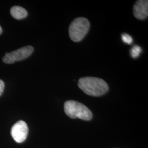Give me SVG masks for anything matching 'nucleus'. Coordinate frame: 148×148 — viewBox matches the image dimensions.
Masks as SVG:
<instances>
[{
	"label": "nucleus",
	"instance_id": "nucleus-1",
	"mask_svg": "<svg viewBox=\"0 0 148 148\" xmlns=\"http://www.w3.org/2000/svg\"><path fill=\"white\" fill-rule=\"evenodd\" d=\"M78 86L86 95L95 97L104 95L109 90V86L104 80L95 77L79 79Z\"/></svg>",
	"mask_w": 148,
	"mask_h": 148
},
{
	"label": "nucleus",
	"instance_id": "nucleus-2",
	"mask_svg": "<svg viewBox=\"0 0 148 148\" xmlns=\"http://www.w3.org/2000/svg\"><path fill=\"white\" fill-rule=\"evenodd\" d=\"M64 111L66 115L71 119L79 118L88 121L93 117L92 112L89 108L77 101H66L64 104Z\"/></svg>",
	"mask_w": 148,
	"mask_h": 148
},
{
	"label": "nucleus",
	"instance_id": "nucleus-3",
	"mask_svg": "<svg viewBox=\"0 0 148 148\" xmlns=\"http://www.w3.org/2000/svg\"><path fill=\"white\" fill-rule=\"evenodd\" d=\"M90 21L85 18L80 17L71 22L69 27V36L74 42L81 41L89 31Z\"/></svg>",
	"mask_w": 148,
	"mask_h": 148
},
{
	"label": "nucleus",
	"instance_id": "nucleus-4",
	"mask_svg": "<svg viewBox=\"0 0 148 148\" xmlns=\"http://www.w3.org/2000/svg\"><path fill=\"white\" fill-rule=\"evenodd\" d=\"M34 51V48L27 46L21 48L11 53H7L3 58V61L6 64H12L16 61H21L29 57Z\"/></svg>",
	"mask_w": 148,
	"mask_h": 148
},
{
	"label": "nucleus",
	"instance_id": "nucleus-5",
	"mask_svg": "<svg viewBox=\"0 0 148 148\" xmlns=\"http://www.w3.org/2000/svg\"><path fill=\"white\" fill-rule=\"evenodd\" d=\"M29 129L27 123L20 120L15 123L11 129V135L17 143H22L27 139Z\"/></svg>",
	"mask_w": 148,
	"mask_h": 148
},
{
	"label": "nucleus",
	"instance_id": "nucleus-6",
	"mask_svg": "<svg viewBox=\"0 0 148 148\" xmlns=\"http://www.w3.org/2000/svg\"><path fill=\"white\" fill-rule=\"evenodd\" d=\"M133 11L134 16L138 19H146L148 16V1H137L133 6Z\"/></svg>",
	"mask_w": 148,
	"mask_h": 148
},
{
	"label": "nucleus",
	"instance_id": "nucleus-7",
	"mask_svg": "<svg viewBox=\"0 0 148 148\" xmlns=\"http://www.w3.org/2000/svg\"><path fill=\"white\" fill-rule=\"evenodd\" d=\"M11 14L16 19L20 20L24 19L27 16V10L20 6H14L11 8Z\"/></svg>",
	"mask_w": 148,
	"mask_h": 148
},
{
	"label": "nucleus",
	"instance_id": "nucleus-8",
	"mask_svg": "<svg viewBox=\"0 0 148 148\" xmlns=\"http://www.w3.org/2000/svg\"><path fill=\"white\" fill-rule=\"evenodd\" d=\"M142 52V48L139 46H134L131 51V55L133 58H136L140 55Z\"/></svg>",
	"mask_w": 148,
	"mask_h": 148
},
{
	"label": "nucleus",
	"instance_id": "nucleus-9",
	"mask_svg": "<svg viewBox=\"0 0 148 148\" xmlns=\"http://www.w3.org/2000/svg\"><path fill=\"white\" fill-rule=\"evenodd\" d=\"M122 40L123 42L127 44L130 45L132 43V38L127 34H123L122 35Z\"/></svg>",
	"mask_w": 148,
	"mask_h": 148
},
{
	"label": "nucleus",
	"instance_id": "nucleus-10",
	"mask_svg": "<svg viewBox=\"0 0 148 148\" xmlns=\"http://www.w3.org/2000/svg\"><path fill=\"white\" fill-rule=\"evenodd\" d=\"M5 88V83L2 80L0 79V96L2 95Z\"/></svg>",
	"mask_w": 148,
	"mask_h": 148
},
{
	"label": "nucleus",
	"instance_id": "nucleus-11",
	"mask_svg": "<svg viewBox=\"0 0 148 148\" xmlns=\"http://www.w3.org/2000/svg\"><path fill=\"white\" fill-rule=\"evenodd\" d=\"M2 28H1V27L0 26V35L1 34V33H2Z\"/></svg>",
	"mask_w": 148,
	"mask_h": 148
}]
</instances>
